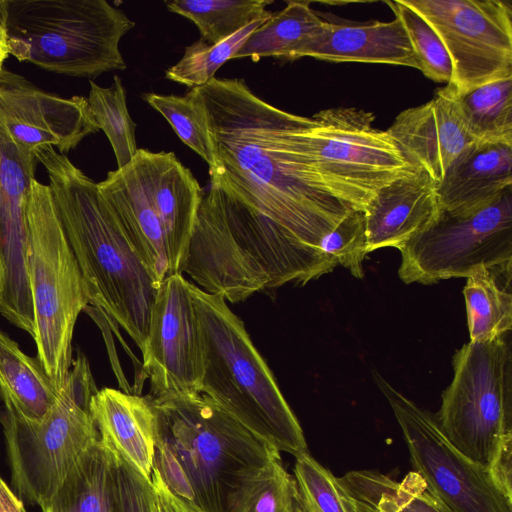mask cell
I'll list each match as a JSON object with an SVG mask.
<instances>
[{"label":"cell","mask_w":512,"mask_h":512,"mask_svg":"<svg viewBox=\"0 0 512 512\" xmlns=\"http://www.w3.org/2000/svg\"><path fill=\"white\" fill-rule=\"evenodd\" d=\"M309 1H288L287 5L255 29L235 58L274 57L293 61L295 52L322 25L324 20L310 7Z\"/></svg>","instance_id":"cell-27"},{"label":"cell","mask_w":512,"mask_h":512,"mask_svg":"<svg viewBox=\"0 0 512 512\" xmlns=\"http://www.w3.org/2000/svg\"><path fill=\"white\" fill-rule=\"evenodd\" d=\"M337 264L320 249L210 181L198 210L183 273L230 303L293 282L306 284ZM197 285V286H198Z\"/></svg>","instance_id":"cell-2"},{"label":"cell","mask_w":512,"mask_h":512,"mask_svg":"<svg viewBox=\"0 0 512 512\" xmlns=\"http://www.w3.org/2000/svg\"><path fill=\"white\" fill-rule=\"evenodd\" d=\"M375 378L401 429L413 471L423 479L442 512H512V498L494 482L489 469L460 453L445 437L434 414L380 375Z\"/></svg>","instance_id":"cell-10"},{"label":"cell","mask_w":512,"mask_h":512,"mask_svg":"<svg viewBox=\"0 0 512 512\" xmlns=\"http://www.w3.org/2000/svg\"><path fill=\"white\" fill-rule=\"evenodd\" d=\"M458 101L476 143L512 146V77L458 95Z\"/></svg>","instance_id":"cell-29"},{"label":"cell","mask_w":512,"mask_h":512,"mask_svg":"<svg viewBox=\"0 0 512 512\" xmlns=\"http://www.w3.org/2000/svg\"><path fill=\"white\" fill-rule=\"evenodd\" d=\"M269 18L255 20L217 44H209L200 38L185 48L182 58L166 70L165 77L191 88L209 83L226 61L235 58L248 36Z\"/></svg>","instance_id":"cell-34"},{"label":"cell","mask_w":512,"mask_h":512,"mask_svg":"<svg viewBox=\"0 0 512 512\" xmlns=\"http://www.w3.org/2000/svg\"><path fill=\"white\" fill-rule=\"evenodd\" d=\"M320 250L356 278H363L367 253L365 212L352 210L319 244Z\"/></svg>","instance_id":"cell-37"},{"label":"cell","mask_w":512,"mask_h":512,"mask_svg":"<svg viewBox=\"0 0 512 512\" xmlns=\"http://www.w3.org/2000/svg\"><path fill=\"white\" fill-rule=\"evenodd\" d=\"M438 185L424 172L398 178L380 189L365 209L367 253L399 249L440 213Z\"/></svg>","instance_id":"cell-19"},{"label":"cell","mask_w":512,"mask_h":512,"mask_svg":"<svg viewBox=\"0 0 512 512\" xmlns=\"http://www.w3.org/2000/svg\"><path fill=\"white\" fill-rule=\"evenodd\" d=\"M303 57L418 69L409 37L396 17L387 22L373 21L359 25L324 21L295 52L293 60Z\"/></svg>","instance_id":"cell-20"},{"label":"cell","mask_w":512,"mask_h":512,"mask_svg":"<svg viewBox=\"0 0 512 512\" xmlns=\"http://www.w3.org/2000/svg\"><path fill=\"white\" fill-rule=\"evenodd\" d=\"M507 335L469 342L453 356V379L442 394L436 421L465 457L489 467L512 436V353Z\"/></svg>","instance_id":"cell-9"},{"label":"cell","mask_w":512,"mask_h":512,"mask_svg":"<svg viewBox=\"0 0 512 512\" xmlns=\"http://www.w3.org/2000/svg\"><path fill=\"white\" fill-rule=\"evenodd\" d=\"M511 268L512 260L481 266L467 277L463 294L470 342H488L510 333Z\"/></svg>","instance_id":"cell-25"},{"label":"cell","mask_w":512,"mask_h":512,"mask_svg":"<svg viewBox=\"0 0 512 512\" xmlns=\"http://www.w3.org/2000/svg\"><path fill=\"white\" fill-rule=\"evenodd\" d=\"M436 32L458 95L512 77V5L506 0H403Z\"/></svg>","instance_id":"cell-13"},{"label":"cell","mask_w":512,"mask_h":512,"mask_svg":"<svg viewBox=\"0 0 512 512\" xmlns=\"http://www.w3.org/2000/svg\"><path fill=\"white\" fill-rule=\"evenodd\" d=\"M142 354L153 399L200 393V328L190 282L182 274L169 275L160 283Z\"/></svg>","instance_id":"cell-14"},{"label":"cell","mask_w":512,"mask_h":512,"mask_svg":"<svg viewBox=\"0 0 512 512\" xmlns=\"http://www.w3.org/2000/svg\"><path fill=\"white\" fill-rule=\"evenodd\" d=\"M42 512H120L115 458L100 439L76 461Z\"/></svg>","instance_id":"cell-24"},{"label":"cell","mask_w":512,"mask_h":512,"mask_svg":"<svg viewBox=\"0 0 512 512\" xmlns=\"http://www.w3.org/2000/svg\"><path fill=\"white\" fill-rule=\"evenodd\" d=\"M152 401L157 419L152 469L169 491L205 512H229L243 481L281 458L276 447L203 393Z\"/></svg>","instance_id":"cell-4"},{"label":"cell","mask_w":512,"mask_h":512,"mask_svg":"<svg viewBox=\"0 0 512 512\" xmlns=\"http://www.w3.org/2000/svg\"><path fill=\"white\" fill-rule=\"evenodd\" d=\"M142 98L171 125L179 139L209 166V175L217 160L209 131L204 104L194 88L184 96L145 93Z\"/></svg>","instance_id":"cell-32"},{"label":"cell","mask_w":512,"mask_h":512,"mask_svg":"<svg viewBox=\"0 0 512 512\" xmlns=\"http://www.w3.org/2000/svg\"><path fill=\"white\" fill-rule=\"evenodd\" d=\"M59 392L37 357L25 354L0 329V399L29 420H42Z\"/></svg>","instance_id":"cell-26"},{"label":"cell","mask_w":512,"mask_h":512,"mask_svg":"<svg viewBox=\"0 0 512 512\" xmlns=\"http://www.w3.org/2000/svg\"><path fill=\"white\" fill-rule=\"evenodd\" d=\"M488 469L498 487L512 498V436L500 444Z\"/></svg>","instance_id":"cell-39"},{"label":"cell","mask_w":512,"mask_h":512,"mask_svg":"<svg viewBox=\"0 0 512 512\" xmlns=\"http://www.w3.org/2000/svg\"><path fill=\"white\" fill-rule=\"evenodd\" d=\"M311 140L329 182L356 210L383 187L415 170L371 112L354 107L321 110L312 117Z\"/></svg>","instance_id":"cell-12"},{"label":"cell","mask_w":512,"mask_h":512,"mask_svg":"<svg viewBox=\"0 0 512 512\" xmlns=\"http://www.w3.org/2000/svg\"><path fill=\"white\" fill-rule=\"evenodd\" d=\"M10 55L44 70L94 78L126 64L121 38L135 23L105 0H1Z\"/></svg>","instance_id":"cell-6"},{"label":"cell","mask_w":512,"mask_h":512,"mask_svg":"<svg viewBox=\"0 0 512 512\" xmlns=\"http://www.w3.org/2000/svg\"><path fill=\"white\" fill-rule=\"evenodd\" d=\"M9 46H8V37L5 30V27L0 24V76L3 71V64L5 60L9 57Z\"/></svg>","instance_id":"cell-43"},{"label":"cell","mask_w":512,"mask_h":512,"mask_svg":"<svg viewBox=\"0 0 512 512\" xmlns=\"http://www.w3.org/2000/svg\"><path fill=\"white\" fill-rule=\"evenodd\" d=\"M201 335L200 393L280 452H308L298 419L244 323L221 295L190 282Z\"/></svg>","instance_id":"cell-5"},{"label":"cell","mask_w":512,"mask_h":512,"mask_svg":"<svg viewBox=\"0 0 512 512\" xmlns=\"http://www.w3.org/2000/svg\"><path fill=\"white\" fill-rule=\"evenodd\" d=\"M406 284L468 277L481 266L512 260V190L468 215L440 210L424 231L398 249Z\"/></svg>","instance_id":"cell-11"},{"label":"cell","mask_w":512,"mask_h":512,"mask_svg":"<svg viewBox=\"0 0 512 512\" xmlns=\"http://www.w3.org/2000/svg\"><path fill=\"white\" fill-rule=\"evenodd\" d=\"M37 163L35 152L20 148L0 120V313L32 338L27 204Z\"/></svg>","instance_id":"cell-15"},{"label":"cell","mask_w":512,"mask_h":512,"mask_svg":"<svg viewBox=\"0 0 512 512\" xmlns=\"http://www.w3.org/2000/svg\"><path fill=\"white\" fill-rule=\"evenodd\" d=\"M229 512H301L296 480L281 458L268 462L243 481Z\"/></svg>","instance_id":"cell-31"},{"label":"cell","mask_w":512,"mask_h":512,"mask_svg":"<svg viewBox=\"0 0 512 512\" xmlns=\"http://www.w3.org/2000/svg\"><path fill=\"white\" fill-rule=\"evenodd\" d=\"M35 155L48 174V185L89 303L122 327L143 351L160 283L129 240L97 183L53 147H41Z\"/></svg>","instance_id":"cell-3"},{"label":"cell","mask_w":512,"mask_h":512,"mask_svg":"<svg viewBox=\"0 0 512 512\" xmlns=\"http://www.w3.org/2000/svg\"><path fill=\"white\" fill-rule=\"evenodd\" d=\"M113 454L120 512H160L152 480L142 476L122 456Z\"/></svg>","instance_id":"cell-38"},{"label":"cell","mask_w":512,"mask_h":512,"mask_svg":"<svg viewBox=\"0 0 512 512\" xmlns=\"http://www.w3.org/2000/svg\"><path fill=\"white\" fill-rule=\"evenodd\" d=\"M110 87L89 81L87 101L92 115L107 136L115 154L117 169L128 165L137 153L136 124L129 115L126 94L121 78L114 75Z\"/></svg>","instance_id":"cell-33"},{"label":"cell","mask_w":512,"mask_h":512,"mask_svg":"<svg viewBox=\"0 0 512 512\" xmlns=\"http://www.w3.org/2000/svg\"><path fill=\"white\" fill-rule=\"evenodd\" d=\"M89 411L100 441L151 480L157 429L152 398L103 388Z\"/></svg>","instance_id":"cell-21"},{"label":"cell","mask_w":512,"mask_h":512,"mask_svg":"<svg viewBox=\"0 0 512 512\" xmlns=\"http://www.w3.org/2000/svg\"><path fill=\"white\" fill-rule=\"evenodd\" d=\"M512 187V146L474 144L449 168L438 185L442 211L468 215L501 198Z\"/></svg>","instance_id":"cell-22"},{"label":"cell","mask_w":512,"mask_h":512,"mask_svg":"<svg viewBox=\"0 0 512 512\" xmlns=\"http://www.w3.org/2000/svg\"><path fill=\"white\" fill-rule=\"evenodd\" d=\"M98 391L86 357L78 352L58 399L39 421L0 409L11 485L19 498L41 509L52 499L82 453L99 439L89 411Z\"/></svg>","instance_id":"cell-8"},{"label":"cell","mask_w":512,"mask_h":512,"mask_svg":"<svg viewBox=\"0 0 512 512\" xmlns=\"http://www.w3.org/2000/svg\"><path fill=\"white\" fill-rule=\"evenodd\" d=\"M0 288H1V274H0Z\"/></svg>","instance_id":"cell-44"},{"label":"cell","mask_w":512,"mask_h":512,"mask_svg":"<svg viewBox=\"0 0 512 512\" xmlns=\"http://www.w3.org/2000/svg\"><path fill=\"white\" fill-rule=\"evenodd\" d=\"M342 491L349 512H380L372 505L350 497L343 489Z\"/></svg>","instance_id":"cell-42"},{"label":"cell","mask_w":512,"mask_h":512,"mask_svg":"<svg viewBox=\"0 0 512 512\" xmlns=\"http://www.w3.org/2000/svg\"><path fill=\"white\" fill-rule=\"evenodd\" d=\"M268 0H173L167 9L192 21L201 39L217 44L255 20L269 18Z\"/></svg>","instance_id":"cell-30"},{"label":"cell","mask_w":512,"mask_h":512,"mask_svg":"<svg viewBox=\"0 0 512 512\" xmlns=\"http://www.w3.org/2000/svg\"><path fill=\"white\" fill-rule=\"evenodd\" d=\"M386 131L413 169L424 172L437 185L453 163L476 144L451 84L438 89L426 103L400 112Z\"/></svg>","instance_id":"cell-17"},{"label":"cell","mask_w":512,"mask_h":512,"mask_svg":"<svg viewBox=\"0 0 512 512\" xmlns=\"http://www.w3.org/2000/svg\"><path fill=\"white\" fill-rule=\"evenodd\" d=\"M97 185L141 259L161 283L169 269L164 231L133 164L108 172Z\"/></svg>","instance_id":"cell-23"},{"label":"cell","mask_w":512,"mask_h":512,"mask_svg":"<svg viewBox=\"0 0 512 512\" xmlns=\"http://www.w3.org/2000/svg\"><path fill=\"white\" fill-rule=\"evenodd\" d=\"M151 480L158 497L160 512H205L168 490L156 470L152 469Z\"/></svg>","instance_id":"cell-40"},{"label":"cell","mask_w":512,"mask_h":512,"mask_svg":"<svg viewBox=\"0 0 512 512\" xmlns=\"http://www.w3.org/2000/svg\"><path fill=\"white\" fill-rule=\"evenodd\" d=\"M402 23L415 53L418 70L437 83H450L452 63L448 52L432 27L403 0L387 1Z\"/></svg>","instance_id":"cell-35"},{"label":"cell","mask_w":512,"mask_h":512,"mask_svg":"<svg viewBox=\"0 0 512 512\" xmlns=\"http://www.w3.org/2000/svg\"><path fill=\"white\" fill-rule=\"evenodd\" d=\"M293 471L301 512H349L337 477L309 452L295 457Z\"/></svg>","instance_id":"cell-36"},{"label":"cell","mask_w":512,"mask_h":512,"mask_svg":"<svg viewBox=\"0 0 512 512\" xmlns=\"http://www.w3.org/2000/svg\"><path fill=\"white\" fill-rule=\"evenodd\" d=\"M337 480L350 497L380 512H442L414 471L401 481L374 470L349 471Z\"/></svg>","instance_id":"cell-28"},{"label":"cell","mask_w":512,"mask_h":512,"mask_svg":"<svg viewBox=\"0 0 512 512\" xmlns=\"http://www.w3.org/2000/svg\"><path fill=\"white\" fill-rule=\"evenodd\" d=\"M0 512H27L24 502L0 475Z\"/></svg>","instance_id":"cell-41"},{"label":"cell","mask_w":512,"mask_h":512,"mask_svg":"<svg viewBox=\"0 0 512 512\" xmlns=\"http://www.w3.org/2000/svg\"><path fill=\"white\" fill-rule=\"evenodd\" d=\"M27 223L36 357L60 393L73 363L75 324L89 299L51 188L36 179L28 198Z\"/></svg>","instance_id":"cell-7"},{"label":"cell","mask_w":512,"mask_h":512,"mask_svg":"<svg viewBox=\"0 0 512 512\" xmlns=\"http://www.w3.org/2000/svg\"><path fill=\"white\" fill-rule=\"evenodd\" d=\"M131 163L160 218L168 275L182 274L204 192L173 152L138 149Z\"/></svg>","instance_id":"cell-18"},{"label":"cell","mask_w":512,"mask_h":512,"mask_svg":"<svg viewBox=\"0 0 512 512\" xmlns=\"http://www.w3.org/2000/svg\"><path fill=\"white\" fill-rule=\"evenodd\" d=\"M0 120L17 145L31 152L53 147L66 155L100 130L86 97L45 92L5 69L0 76Z\"/></svg>","instance_id":"cell-16"},{"label":"cell","mask_w":512,"mask_h":512,"mask_svg":"<svg viewBox=\"0 0 512 512\" xmlns=\"http://www.w3.org/2000/svg\"><path fill=\"white\" fill-rule=\"evenodd\" d=\"M194 89L206 110L218 164L210 181L320 249L322 238L356 209L318 164L312 118L272 106L243 79L214 77Z\"/></svg>","instance_id":"cell-1"}]
</instances>
